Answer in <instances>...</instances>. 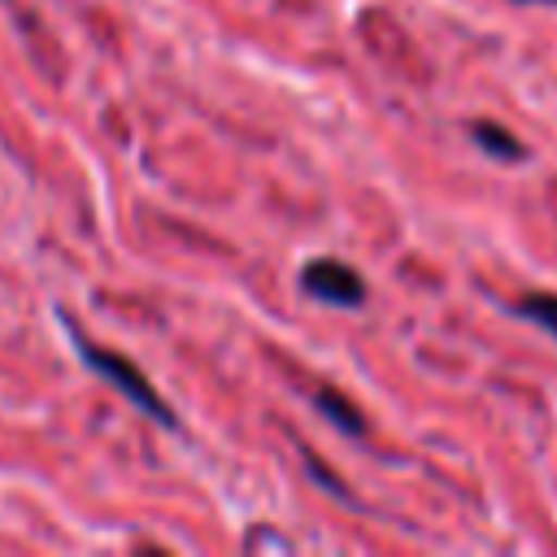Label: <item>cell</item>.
I'll return each mask as SVG.
<instances>
[{
    "label": "cell",
    "mask_w": 557,
    "mask_h": 557,
    "mask_svg": "<svg viewBox=\"0 0 557 557\" xmlns=\"http://www.w3.org/2000/svg\"><path fill=\"white\" fill-rule=\"evenodd\" d=\"M74 339H78V357H83L91 370H100V374H104V379H109L117 392H126V396H131V400H135V405H139L148 418H157L161 426H174V409H170V405L157 396V387H152V383H148V379H144V374H139V370L126 361V357L104 352L100 344H91V339H83V335H74Z\"/></svg>",
    "instance_id": "1"
},
{
    "label": "cell",
    "mask_w": 557,
    "mask_h": 557,
    "mask_svg": "<svg viewBox=\"0 0 557 557\" xmlns=\"http://www.w3.org/2000/svg\"><path fill=\"white\" fill-rule=\"evenodd\" d=\"M470 135H474V144H479L483 152H492V157H500V161H522V157H527V148L518 144V135L505 131V126H496V122H474Z\"/></svg>",
    "instance_id": "3"
},
{
    "label": "cell",
    "mask_w": 557,
    "mask_h": 557,
    "mask_svg": "<svg viewBox=\"0 0 557 557\" xmlns=\"http://www.w3.org/2000/svg\"><path fill=\"white\" fill-rule=\"evenodd\" d=\"M313 400H318V409H322V413H326L344 435H366V418H361V409H357V405H348L335 387H318V392H313Z\"/></svg>",
    "instance_id": "4"
},
{
    "label": "cell",
    "mask_w": 557,
    "mask_h": 557,
    "mask_svg": "<svg viewBox=\"0 0 557 557\" xmlns=\"http://www.w3.org/2000/svg\"><path fill=\"white\" fill-rule=\"evenodd\" d=\"M300 287L313 300H326L335 309H357L366 300V278L344 261H309L300 270Z\"/></svg>",
    "instance_id": "2"
},
{
    "label": "cell",
    "mask_w": 557,
    "mask_h": 557,
    "mask_svg": "<svg viewBox=\"0 0 557 557\" xmlns=\"http://www.w3.org/2000/svg\"><path fill=\"white\" fill-rule=\"evenodd\" d=\"M518 313H522V318H531V322H540L544 331H553V335H557V296H548V292L527 296V300H518Z\"/></svg>",
    "instance_id": "5"
}]
</instances>
